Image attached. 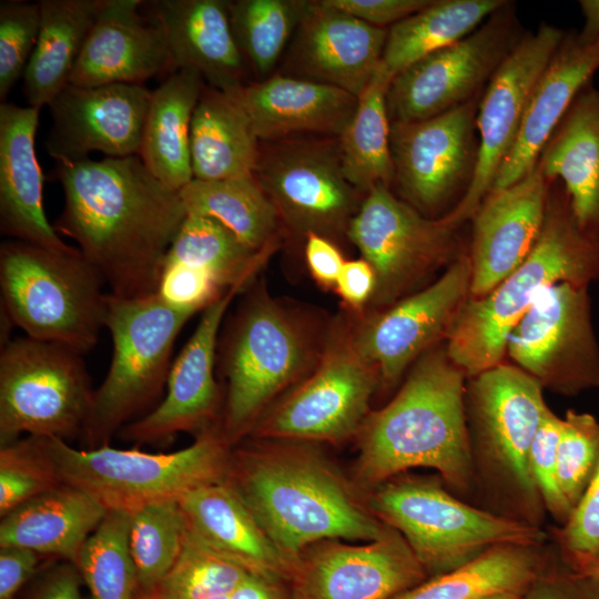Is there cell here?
I'll return each mask as SVG.
<instances>
[{
  "instance_id": "f35d334b",
  "label": "cell",
  "mask_w": 599,
  "mask_h": 599,
  "mask_svg": "<svg viewBox=\"0 0 599 599\" xmlns=\"http://www.w3.org/2000/svg\"><path fill=\"white\" fill-rule=\"evenodd\" d=\"M187 214L216 220L255 252L272 250L278 214L253 176L202 181L180 191Z\"/></svg>"
},
{
  "instance_id": "8fae6325",
  "label": "cell",
  "mask_w": 599,
  "mask_h": 599,
  "mask_svg": "<svg viewBox=\"0 0 599 599\" xmlns=\"http://www.w3.org/2000/svg\"><path fill=\"white\" fill-rule=\"evenodd\" d=\"M380 385L345 319L327 331L315 368L257 420L246 438L338 444L357 436Z\"/></svg>"
},
{
  "instance_id": "f907efd6",
  "label": "cell",
  "mask_w": 599,
  "mask_h": 599,
  "mask_svg": "<svg viewBox=\"0 0 599 599\" xmlns=\"http://www.w3.org/2000/svg\"><path fill=\"white\" fill-rule=\"evenodd\" d=\"M226 291L202 268L164 261L155 293L171 307L195 314L204 311Z\"/></svg>"
},
{
  "instance_id": "ac0fdd59",
  "label": "cell",
  "mask_w": 599,
  "mask_h": 599,
  "mask_svg": "<svg viewBox=\"0 0 599 599\" xmlns=\"http://www.w3.org/2000/svg\"><path fill=\"white\" fill-rule=\"evenodd\" d=\"M566 31L541 23L525 32L488 82L477 113L478 158L463 199L440 221L459 229L471 220L494 187L498 171L518 135L532 91Z\"/></svg>"
},
{
  "instance_id": "52a82bcc",
  "label": "cell",
  "mask_w": 599,
  "mask_h": 599,
  "mask_svg": "<svg viewBox=\"0 0 599 599\" xmlns=\"http://www.w3.org/2000/svg\"><path fill=\"white\" fill-rule=\"evenodd\" d=\"M105 281L81 252L55 251L8 240L0 246L2 312L28 337L62 345L80 355L105 327Z\"/></svg>"
},
{
  "instance_id": "680465c9",
  "label": "cell",
  "mask_w": 599,
  "mask_h": 599,
  "mask_svg": "<svg viewBox=\"0 0 599 599\" xmlns=\"http://www.w3.org/2000/svg\"><path fill=\"white\" fill-rule=\"evenodd\" d=\"M230 599H292L287 583L258 575L248 576L232 592Z\"/></svg>"
},
{
  "instance_id": "3957f363",
  "label": "cell",
  "mask_w": 599,
  "mask_h": 599,
  "mask_svg": "<svg viewBox=\"0 0 599 599\" xmlns=\"http://www.w3.org/2000/svg\"><path fill=\"white\" fill-rule=\"evenodd\" d=\"M467 375L445 343L424 353L394 398L370 412L357 434L355 483L368 491L416 467L435 469L454 491H473L466 418Z\"/></svg>"
},
{
  "instance_id": "5b68a950",
  "label": "cell",
  "mask_w": 599,
  "mask_h": 599,
  "mask_svg": "<svg viewBox=\"0 0 599 599\" xmlns=\"http://www.w3.org/2000/svg\"><path fill=\"white\" fill-rule=\"evenodd\" d=\"M599 281V234L582 231L554 181L542 230L526 260L490 293L469 298L445 342L449 358L473 377L504 362L507 337L546 288Z\"/></svg>"
},
{
  "instance_id": "d6a6232c",
  "label": "cell",
  "mask_w": 599,
  "mask_h": 599,
  "mask_svg": "<svg viewBox=\"0 0 599 599\" xmlns=\"http://www.w3.org/2000/svg\"><path fill=\"white\" fill-rule=\"evenodd\" d=\"M205 84L197 70L184 68L152 91L139 156L160 182L176 191L193 180L191 123Z\"/></svg>"
},
{
  "instance_id": "c3c4849f",
  "label": "cell",
  "mask_w": 599,
  "mask_h": 599,
  "mask_svg": "<svg viewBox=\"0 0 599 599\" xmlns=\"http://www.w3.org/2000/svg\"><path fill=\"white\" fill-rule=\"evenodd\" d=\"M554 540L561 558L572 569L587 573L599 559V458L592 478Z\"/></svg>"
},
{
  "instance_id": "4316f807",
  "label": "cell",
  "mask_w": 599,
  "mask_h": 599,
  "mask_svg": "<svg viewBox=\"0 0 599 599\" xmlns=\"http://www.w3.org/2000/svg\"><path fill=\"white\" fill-rule=\"evenodd\" d=\"M40 110L0 103V230L17 240L70 251L43 207V173L35 154Z\"/></svg>"
},
{
  "instance_id": "30bf717a",
  "label": "cell",
  "mask_w": 599,
  "mask_h": 599,
  "mask_svg": "<svg viewBox=\"0 0 599 599\" xmlns=\"http://www.w3.org/2000/svg\"><path fill=\"white\" fill-rule=\"evenodd\" d=\"M193 315L171 307L156 293L140 298L109 293L105 327L113 354L81 435L87 449L109 445L161 396L175 341Z\"/></svg>"
},
{
  "instance_id": "f1b7e54d",
  "label": "cell",
  "mask_w": 599,
  "mask_h": 599,
  "mask_svg": "<svg viewBox=\"0 0 599 599\" xmlns=\"http://www.w3.org/2000/svg\"><path fill=\"white\" fill-rule=\"evenodd\" d=\"M232 97L248 115L261 142L305 134L338 138L358 103L349 92L286 74L250 82Z\"/></svg>"
},
{
  "instance_id": "277c9868",
  "label": "cell",
  "mask_w": 599,
  "mask_h": 599,
  "mask_svg": "<svg viewBox=\"0 0 599 599\" xmlns=\"http://www.w3.org/2000/svg\"><path fill=\"white\" fill-rule=\"evenodd\" d=\"M247 290L220 344L225 395L219 428L231 447L315 368L327 335L298 308L272 297L264 282Z\"/></svg>"
},
{
  "instance_id": "94428289",
  "label": "cell",
  "mask_w": 599,
  "mask_h": 599,
  "mask_svg": "<svg viewBox=\"0 0 599 599\" xmlns=\"http://www.w3.org/2000/svg\"><path fill=\"white\" fill-rule=\"evenodd\" d=\"M522 593L520 592H512V591H502V592H495L490 593L477 599H522Z\"/></svg>"
},
{
  "instance_id": "b9f144b4",
  "label": "cell",
  "mask_w": 599,
  "mask_h": 599,
  "mask_svg": "<svg viewBox=\"0 0 599 599\" xmlns=\"http://www.w3.org/2000/svg\"><path fill=\"white\" fill-rule=\"evenodd\" d=\"M130 524V512L108 510L82 546L75 566L91 599H134L138 579Z\"/></svg>"
},
{
  "instance_id": "5bb4252c",
  "label": "cell",
  "mask_w": 599,
  "mask_h": 599,
  "mask_svg": "<svg viewBox=\"0 0 599 599\" xmlns=\"http://www.w3.org/2000/svg\"><path fill=\"white\" fill-rule=\"evenodd\" d=\"M254 177L298 236H346L364 195L344 176L337 138L261 142Z\"/></svg>"
},
{
  "instance_id": "ffe728a7",
  "label": "cell",
  "mask_w": 599,
  "mask_h": 599,
  "mask_svg": "<svg viewBox=\"0 0 599 599\" xmlns=\"http://www.w3.org/2000/svg\"><path fill=\"white\" fill-rule=\"evenodd\" d=\"M428 575L394 529L361 545L325 539L306 547L292 562V599H392Z\"/></svg>"
},
{
  "instance_id": "e575fe53",
  "label": "cell",
  "mask_w": 599,
  "mask_h": 599,
  "mask_svg": "<svg viewBox=\"0 0 599 599\" xmlns=\"http://www.w3.org/2000/svg\"><path fill=\"white\" fill-rule=\"evenodd\" d=\"M106 0H40V29L23 74L28 105L41 110L69 84Z\"/></svg>"
},
{
  "instance_id": "ee69618b",
  "label": "cell",
  "mask_w": 599,
  "mask_h": 599,
  "mask_svg": "<svg viewBox=\"0 0 599 599\" xmlns=\"http://www.w3.org/2000/svg\"><path fill=\"white\" fill-rule=\"evenodd\" d=\"M248 573L237 564L211 549L186 528L180 556L155 593L160 599L227 597Z\"/></svg>"
},
{
  "instance_id": "74e56055",
  "label": "cell",
  "mask_w": 599,
  "mask_h": 599,
  "mask_svg": "<svg viewBox=\"0 0 599 599\" xmlns=\"http://www.w3.org/2000/svg\"><path fill=\"white\" fill-rule=\"evenodd\" d=\"M392 79L380 63L358 97L352 120L337 138L344 176L364 196L377 185L390 187L394 182L387 111Z\"/></svg>"
},
{
  "instance_id": "cb8c5ba5",
  "label": "cell",
  "mask_w": 599,
  "mask_h": 599,
  "mask_svg": "<svg viewBox=\"0 0 599 599\" xmlns=\"http://www.w3.org/2000/svg\"><path fill=\"white\" fill-rule=\"evenodd\" d=\"M388 29L369 26L311 1L286 57V75L331 85L359 97L382 63Z\"/></svg>"
},
{
  "instance_id": "836d02e7",
  "label": "cell",
  "mask_w": 599,
  "mask_h": 599,
  "mask_svg": "<svg viewBox=\"0 0 599 599\" xmlns=\"http://www.w3.org/2000/svg\"><path fill=\"white\" fill-rule=\"evenodd\" d=\"M260 146L261 141L241 104L232 95L205 84L191 123L193 179L253 176Z\"/></svg>"
},
{
  "instance_id": "484cf974",
  "label": "cell",
  "mask_w": 599,
  "mask_h": 599,
  "mask_svg": "<svg viewBox=\"0 0 599 599\" xmlns=\"http://www.w3.org/2000/svg\"><path fill=\"white\" fill-rule=\"evenodd\" d=\"M145 4L164 31L170 72L195 69L207 85L230 95L250 83L232 33L229 1L155 0Z\"/></svg>"
},
{
  "instance_id": "7a4b0ae2",
  "label": "cell",
  "mask_w": 599,
  "mask_h": 599,
  "mask_svg": "<svg viewBox=\"0 0 599 599\" xmlns=\"http://www.w3.org/2000/svg\"><path fill=\"white\" fill-rule=\"evenodd\" d=\"M226 483L291 567L314 542H369L393 530L314 443L245 438L231 448Z\"/></svg>"
},
{
  "instance_id": "f546056e",
  "label": "cell",
  "mask_w": 599,
  "mask_h": 599,
  "mask_svg": "<svg viewBox=\"0 0 599 599\" xmlns=\"http://www.w3.org/2000/svg\"><path fill=\"white\" fill-rule=\"evenodd\" d=\"M186 528L250 573L287 582L291 565L226 481L196 488L179 500Z\"/></svg>"
},
{
  "instance_id": "d6986e66",
  "label": "cell",
  "mask_w": 599,
  "mask_h": 599,
  "mask_svg": "<svg viewBox=\"0 0 599 599\" xmlns=\"http://www.w3.org/2000/svg\"><path fill=\"white\" fill-rule=\"evenodd\" d=\"M469 296L470 261L461 253L424 290L349 325L353 344L390 387L424 353L446 342Z\"/></svg>"
},
{
  "instance_id": "1f68e13d",
  "label": "cell",
  "mask_w": 599,
  "mask_h": 599,
  "mask_svg": "<svg viewBox=\"0 0 599 599\" xmlns=\"http://www.w3.org/2000/svg\"><path fill=\"white\" fill-rule=\"evenodd\" d=\"M106 511L87 491L62 483L1 517L0 547L26 548L75 565Z\"/></svg>"
},
{
  "instance_id": "7c38bea8",
  "label": "cell",
  "mask_w": 599,
  "mask_h": 599,
  "mask_svg": "<svg viewBox=\"0 0 599 599\" xmlns=\"http://www.w3.org/2000/svg\"><path fill=\"white\" fill-rule=\"evenodd\" d=\"M94 389L82 355L20 337L0 354V445L29 436L81 437Z\"/></svg>"
},
{
  "instance_id": "6125c7cd",
  "label": "cell",
  "mask_w": 599,
  "mask_h": 599,
  "mask_svg": "<svg viewBox=\"0 0 599 599\" xmlns=\"http://www.w3.org/2000/svg\"><path fill=\"white\" fill-rule=\"evenodd\" d=\"M134 599H160L155 592H143L138 589Z\"/></svg>"
},
{
  "instance_id": "f5cc1de1",
  "label": "cell",
  "mask_w": 599,
  "mask_h": 599,
  "mask_svg": "<svg viewBox=\"0 0 599 599\" xmlns=\"http://www.w3.org/2000/svg\"><path fill=\"white\" fill-rule=\"evenodd\" d=\"M327 4L342 10L358 20L385 28L408 18L427 7L432 0H325Z\"/></svg>"
},
{
  "instance_id": "60d3db41",
  "label": "cell",
  "mask_w": 599,
  "mask_h": 599,
  "mask_svg": "<svg viewBox=\"0 0 599 599\" xmlns=\"http://www.w3.org/2000/svg\"><path fill=\"white\" fill-rule=\"evenodd\" d=\"M309 6V0L229 1L234 40L256 81L271 77Z\"/></svg>"
},
{
  "instance_id": "83f0119b",
  "label": "cell",
  "mask_w": 599,
  "mask_h": 599,
  "mask_svg": "<svg viewBox=\"0 0 599 599\" xmlns=\"http://www.w3.org/2000/svg\"><path fill=\"white\" fill-rule=\"evenodd\" d=\"M598 71L599 39L583 41L578 32L566 31L532 91L518 135L493 190L512 185L536 166L572 101Z\"/></svg>"
},
{
  "instance_id": "bcb514c9",
  "label": "cell",
  "mask_w": 599,
  "mask_h": 599,
  "mask_svg": "<svg viewBox=\"0 0 599 599\" xmlns=\"http://www.w3.org/2000/svg\"><path fill=\"white\" fill-rule=\"evenodd\" d=\"M599 458V422L588 413L566 412L557 448L560 490L572 511L582 498Z\"/></svg>"
},
{
  "instance_id": "7402d4cb",
  "label": "cell",
  "mask_w": 599,
  "mask_h": 599,
  "mask_svg": "<svg viewBox=\"0 0 599 599\" xmlns=\"http://www.w3.org/2000/svg\"><path fill=\"white\" fill-rule=\"evenodd\" d=\"M151 97L144 84H68L49 104L48 154L55 163L81 161L91 152L139 155Z\"/></svg>"
},
{
  "instance_id": "816d5d0a",
  "label": "cell",
  "mask_w": 599,
  "mask_h": 599,
  "mask_svg": "<svg viewBox=\"0 0 599 599\" xmlns=\"http://www.w3.org/2000/svg\"><path fill=\"white\" fill-rule=\"evenodd\" d=\"M522 599H599V583L593 577L572 569L556 548Z\"/></svg>"
},
{
  "instance_id": "ab89813d",
  "label": "cell",
  "mask_w": 599,
  "mask_h": 599,
  "mask_svg": "<svg viewBox=\"0 0 599 599\" xmlns=\"http://www.w3.org/2000/svg\"><path fill=\"white\" fill-rule=\"evenodd\" d=\"M271 252L251 250L214 219L187 214L165 261L202 268L224 290H246Z\"/></svg>"
},
{
  "instance_id": "8992f818",
  "label": "cell",
  "mask_w": 599,
  "mask_h": 599,
  "mask_svg": "<svg viewBox=\"0 0 599 599\" xmlns=\"http://www.w3.org/2000/svg\"><path fill=\"white\" fill-rule=\"evenodd\" d=\"M542 386L519 367L502 362L466 383V418L473 463V490L486 509L541 527L545 507L530 471V448L549 407Z\"/></svg>"
},
{
  "instance_id": "681fc988",
  "label": "cell",
  "mask_w": 599,
  "mask_h": 599,
  "mask_svg": "<svg viewBox=\"0 0 599 599\" xmlns=\"http://www.w3.org/2000/svg\"><path fill=\"white\" fill-rule=\"evenodd\" d=\"M562 418L550 408L544 416L530 448V471L545 510L564 526L572 508L564 497L558 481L557 448Z\"/></svg>"
},
{
  "instance_id": "db71d44e",
  "label": "cell",
  "mask_w": 599,
  "mask_h": 599,
  "mask_svg": "<svg viewBox=\"0 0 599 599\" xmlns=\"http://www.w3.org/2000/svg\"><path fill=\"white\" fill-rule=\"evenodd\" d=\"M305 240V260L312 277L321 287L335 290L346 262L342 252L335 242L324 236L311 233Z\"/></svg>"
},
{
  "instance_id": "9f6ffc18",
  "label": "cell",
  "mask_w": 599,
  "mask_h": 599,
  "mask_svg": "<svg viewBox=\"0 0 599 599\" xmlns=\"http://www.w3.org/2000/svg\"><path fill=\"white\" fill-rule=\"evenodd\" d=\"M40 555L19 547H0V599H14L34 575Z\"/></svg>"
},
{
  "instance_id": "7bdbcfd3",
  "label": "cell",
  "mask_w": 599,
  "mask_h": 599,
  "mask_svg": "<svg viewBox=\"0 0 599 599\" xmlns=\"http://www.w3.org/2000/svg\"><path fill=\"white\" fill-rule=\"evenodd\" d=\"M130 514V550L138 589L155 592L182 550L184 517L176 500L148 504Z\"/></svg>"
},
{
  "instance_id": "e7e4bbea",
  "label": "cell",
  "mask_w": 599,
  "mask_h": 599,
  "mask_svg": "<svg viewBox=\"0 0 599 599\" xmlns=\"http://www.w3.org/2000/svg\"><path fill=\"white\" fill-rule=\"evenodd\" d=\"M215 599H230V596H227V597H221V598H215Z\"/></svg>"
},
{
  "instance_id": "11a10c76",
  "label": "cell",
  "mask_w": 599,
  "mask_h": 599,
  "mask_svg": "<svg viewBox=\"0 0 599 599\" xmlns=\"http://www.w3.org/2000/svg\"><path fill=\"white\" fill-rule=\"evenodd\" d=\"M375 286L374 270L361 257L345 262L334 291L349 309L362 312L368 306Z\"/></svg>"
},
{
  "instance_id": "4fadbf2b",
  "label": "cell",
  "mask_w": 599,
  "mask_h": 599,
  "mask_svg": "<svg viewBox=\"0 0 599 599\" xmlns=\"http://www.w3.org/2000/svg\"><path fill=\"white\" fill-rule=\"evenodd\" d=\"M457 230L425 216L388 186L373 187L346 232L376 276L370 311L389 307L430 273L449 266L461 254Z\"/></svg>"
},
{
  "instance_id": "4dcf8cb0",
  "label": "cell",
  "mask_w": 599,
  "mask_h": 599,
  "mask_svg": "<svg viewBox=\"0 0 599 599\" xmlns=\"http://www.w3.org/2000/svg\"><path fill=\"white\" fill-rule=\"evenodd\" d=\"M538 163L550 183L562 184L579 227L599 234V89L592 82L572 101Z\"/></svg>"
},
{
  "instance_id": "be15d7a7",
  "label": "cell",
  "mask_w": 599,
  "mask_h": 599,
  "mask_svg": "<svg viewBox=\"0 0 599 599\" xmlns=\"http://www.w3.org/2000/svg\"><path fill=\"white\" fill-rule=\"evenodd\" d=\"M587 575L593 577L599 583V559L595 562L591 569L587 572Z\"/></svg>"
},
{
  "instance_id": "2e32d148",
  "label": "cell",
  "mask_w": 599,
  "mask_h": 599,
  "mask_svg": "<svg viewBox=\"0 0 599 599\" xmlns=\"http://www.w3.org/2000/svg\"><path fill=\"white\" fill-rule=\"evenodd\" d=\"M515 4L506 3L466 38L414 62L390 81V122L425 120L478 95L522 37Z\"/></svg>"
},
{
  "instance_id": "f6af8a7d",
  "label": "cell",
  "mask_w": 599,
  "mask_h": 599,
  "mask_svg": "<svg viewBox=\"0 0 599 599\" xmlns=\"http://www.w3.org/2000/svg\"><path fill=\"white\" fill-rule=\"evenodd\" d=\"M62 484L37 436L0 449V516Z\"/></svg>"
},
{
  "instance_id": "8d00e7d4",
  "label": "cell",
  "mask_w": 599,
  "mask_h": 599,
  "mask_svg": "<svg viewBox=\"0 0 599 599\" xmlns=\"http://www.w3.org/2000/svg\"><path fill=\"white\" fill-rule=\"evenodd\" d=\"M505 3L506 0H432L389 27L382 67L394 78L414 62L473 33Z\"/></svg>"
},
{
  "instance_id": "ba28073f",
  "label": "cell",
  "mask_w": 599,
  "mask_h": 599,
  "mask_svg": "<svg viewBox=\"0 0 599 599\" xmlns=\"http://www.w3.org/2000/svg\"><path fill=\"white\" fill-rule=\"evenodd\" d=\"M38 438L61 483L87 491L106 510L128 512L226 481L232 448L219 426L183 449L159 454L109 445L77 449L60 438Z\"/></svg>"
},
{
  "instance_id": "91938a15",
  "label": "cell",
  "mask_w": 599,
  "mask_h": 599,
  "mask_svg": "<svg viewBox=\"0 0 599 599\" xmlns=\"http://www.w3.org/2000/svg\"><path fill=\"white\" fill-rule=\"evenodd\" d=\"M583 17L582 29L578 32L583 41L599 39V0L579 1Z\"/></svg>"
},
{
  "instance_id": "9a60e30c",
  "label": "cell",
  "mask_w": 599,
  "mask_h": 599,
  "mask_svg": "<svg viewBox=\"0 0 599 599\" xmlns=\"http://www.w3.org/2000/svg\"><path fill=\"white\" fill-rule=\"evenodd\" d=\"M506 354L542 388L576 396L599 387V345L587 285L544 290L510 331Z\"/></svg>"
},
{
  "instance_id": "6f0895ef",
  "label": "cell",
  "mask_w": 599,
  "mask_h": 599,
  "mask_svg": "<svg viewBox=\"0 0 599 599\" xmlns=\"http://www.w3.org/2000/svg\"><path fill=\"white\" fill-rule=\"evenodd\" d=\"M81 579L72 562L54 566L40 578L29 599H83Z\"/></svg>"
},
{
  "instance_id": "6da1fadb",
  "label": "cell",
  "mask_w": 599,
  "mask_h": 599,
  "mask_svg": "<svg viewBox=\"0 0 599 599\" xmlns=\"http://www.w3.org/2000/svg\"><path fill=\"white\" fill-rule=\"evenodd\" d=\"M52 174L64 196L55 232L78 244L110 294H154L187 215L180 192L160 182L139 155L58 162Z\"/></svg>"
},
{
  "instance_id": "7dc6e473",
  "label": "cell",
  "mask_w": 599,
  "mask_h": 599,
  "mask_svg": "<svg viewBox=\"0 0 599 599\" xmlns=\"http://www.w3.org/2000/svg\"><path fill=\"white\" fill-rule=\"evenodd\" d=\"M39 2L1 1L0 4V99L23 78L40 29Z\"/></svg>"
},
{
  "instance_id": "d4e9b609",
  "label": "cell",
  "mask_w": 599,
  "mask_h": 599,
  "mask_svg": "<svg viewBox=\"0 0 599 599\" xmlns=\"http://www.w3.org/2000/svg\"><path fill=\"white\" fill-rule=\"evenodd\" d=\"M142 0H106L92 27L69 84H144L170 71L162 27L141 12Z\"/></svg>"
},
{
  "instance_id": "d590c367",
  "label": "cell",
  "mask_w": 599,
  "mask_h": 599,
  "mask_svg": "<svg viewBox=\"0 0 599 599\" xmlns=\"http://www.w3.org/2000/svg\"><path fill=\"white\" fill-rule=\"evenodd\" d=\"M549 556L544 545L496 546L392 599H477L502 591L522 593L541 572Z\"/></svg>"
},
{
  "instance_id": "44dd1931",
  "label": "cell",
  "mask_w": 599,
  "mask_h": 599,
  "mask_svg": "<svg viewBox=\"0 0 599 599\" xmlns=\"http://www.w3.org/2000/svg\"><path fill=\"white\" fill-rule=\"evenodd\" d=\"M241 291L238 286L229 288L203 311L195 331L172 363L164 398L148 414L125 425L119 436L136 445H160L179 433L197 436L219 426L222 396L214 376L219 331Z\"/></svg>"
},
{
  "instance_id": "e0dca14e",
  "label": "cell",
  "mask_w": 599,
  "mask_h": 599,
  "mask_svg": "<svg viewBox=\"0 0 599 599\" xmlns=\"http://www.w3.org/2000/svg\"><path fill=\"white\" fill-rule=\"evenodd\" d=\"M479 100L425 120L390 122L394 182L403 200L427 217L460 201L473 181Z\"/></svg>"
},
{
  "instance_id": "9c48e42d",
  "label": "cell",
  "mask_w": 599,
  "mask_h": 599,
  "mask_svg": "<svg viewBox=\"0 0 599 599\" xmlns=\"http://www.w3.org/2000/svg\"><path fill=\"white\" fill-rule=\"evenodd\" d=\"M375 516L407 542L428 576L456 569L501 545H544L541 527L451 495L440 480L397 475L365 494Z\"/></svg>"
},
{
  "instance_id": "603a6c76",
  "label": "cell",
  "mask_w": 599,
  "mask_h": 599,
  "mask_svg": "<svg viewBox=\"0 0 599 599\" xmlns=\"http://www.w3.org/2000/svg\"><path fill=\"white\" fill-rule=\"evenodd\" d=\"M550 187L537 162L521 180L485 197L471 217V298L490 293L529 255L544 226Z\"/></svg>"
}]
</instances>
